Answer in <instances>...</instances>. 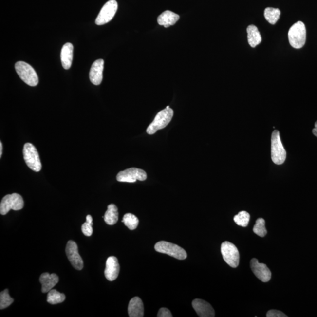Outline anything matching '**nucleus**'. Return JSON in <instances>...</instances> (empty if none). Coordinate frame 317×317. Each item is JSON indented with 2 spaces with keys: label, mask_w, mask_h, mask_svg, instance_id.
I'll return each instance as SVG.
<instances>
[{
  "label": "nucleus",
  "mask_w": 317,
  "mask_h": 317,
  "mask_svg": "<svg viewBox=\"0 0 317 317\" xmlns=\"http://www.w3.org/2000/svg\"><path fill=\"white\" fill-rule=\"evenodd\" d=\"M24 202L22 196L18 193L5 196L0 204V213L5 215L10 210H19L24 207Z\"/></svg>",
  "instance_id": "39448f33"
},
{
  "label": "nucleus",
  "mask_w": 317,
  "mask_h": 317,
  "mask_svg": "<svg viewBox=\"0 0 317 317\" xmlns=\"http://www.w3.org/2000/svg\"><path fill=\"white\" fill-rule=\"evenodd\" d=\"M65 298H65L64 294L59 293L56 290L52 289L48 293L47 300L48 303L55 305L62 303L65 301Z\"/></svg>",
  "instance_id": "5701e85b"
},
{
  "label": "nucleus",
  "mask_w": 317,
  "mask_h": 317,
  "mask_svg": "<svg viewBox=\"0 0 317 317\" xmlns=\"http://www.w3.org/2000/svg\"><path fill=\"white\" fill-rule=\"evenodd\" d=\"M288 40L291 46L296 49L304 47L306 41V28L302 21H298L291 26L288 31Z\"/></svg>",
  "instance_id": "f03ea898"
},
{
  "label": "nucleus",
  "mask_w": 317,
  "mask_h": 317,
  "mask_svg": "<svg viewBox=\"0 0 317 317\" xmlns=\"http://www.w3.org/2000/svg\"><path fill=\"white\" fill-rule=\"evenodd\" d=\"M155 249L159 253L166 254L178 260H185L187 257L186 251L184 248L168 242L161 241L157 242Z\"/></svg>",
  "instance_id": "423d86ee"
},
{
  "label": "nucleus",
  "mask_w": 317,
  "mask_h": 317,
  "mask_svg": "<svg viewBox=\"0 0 317 317\" xmlns=\"http://www.w3.org/2000/svg\"><path fill=\"white\" fill-rule=\"evenodd\" d=\"M65 252L73 266L77 270H82L84 267V261L79 255L78 245L75 242L73 241L68 242Z\"/></svg>",
  "instance_id": "9b49d317"
},
{
  "label": "nucleus",
  "mask_w": 317,
  "mask_h": 317,
  "mask_svg": "<svg viewBox=\"0 0 317 317\" xmlns=\"http://www.w3.org/2000/svg\"><path fill=\"white\" fill-rule=\"evenodd\" d=\"M16 72L19 78L25 84L31 87H36L38 84V76L34 68L27 63L23 61L17 62L15 65Z\"/></svg>",
  "instance_id": "20e7f679"
},
{
  "label": "nucleus",
  "mask_w": 317,
  "mask_h": 317,
  "mask_svg": "<svg viewBox=\"0 0 317 317\" xmlns=\"http://www.w3.org/2000/svg\"><path fill=\"white\" fill-rule=\"evenodd\" d=\"M266 316L267 317H287V316L281 311L276 310L268 311Z\"/></svg>",
  "instance_id": "c85d7f7f"
},
{
  "label": "nucleus",
  "mask_w": 317,
  "mask_h": 317,
  "mask_svg": "<svg viewBox=\"0 0 317 317\" xmlns=\"http://www.w3.org/2000/svg\"><path fill=\"white\" fill-rule=\"evenodd\" d=\"M250 267L253 273L260 280L264 282L270 280L271 273L266 265L260 263L258 259L254 258L250 261Z\"/></svg>",
  "instance_id": "f8f14e48"
},
{
  "label": "nucleus",
  "mask_w": 317,
  "mask_h": 317,
  "mask_svg": "<svg viewBox=\"0 0 317 317\" xmlns=\"http://www.w3.org/2000/svg\"><path fill=\"white\" fill-rule=\"evenodd\" d=\"M128 314L130 317L144 316V305L142 299L138 297L131 299L128 305Z\"/></svg>",
  "instance_id": "f3484780"
},
{
  "label": "nucleus",
  "mask_w": 317,
  "mask_h": 317,
  "mask_svg": "<svg viewBox=\"0 0 317 317\" xmlns=\"http://www.w3.org/2000/svg\"><path fill=\"white\" fill-rule=\"evenodd\" d=\"M42 285L41 291L43 293L49 292L59 282L58 276L56 274L42 273L39 278Z\"/></svg>",
  "instance_id": "dca6fc26"
},
{
  "label": "nucleus",
  "mask_w": 317,
  "mask_h": 317,
  "mask_svg": "<svg viewBox=\"0 0 317 317\" xmlns=\"http://www.w3.org/2000/svg\"><path fill=\"white\" fill-rule=\"evenodd\" d=\"M158 317H173L172 313L170 311L166 308H161L159 310L158 314Z\"/></svg>",
  "instance_id": "c756f323"
},
{
  "label": "nucleus",
  "mask_w": 317,
  "mask_h": 317,
  "mask_svg": "<svg viewBox=\"0 0 317 317\" xmlns=\"http://www.w3.org/2000/svg\"><path fill=\"white\" fill-rule=\"evenodd\" d=\"M23 156L25 163L30 169L38 172L41 170L42 165L39 156L36 148L30 143L24 146Z\"/></svg>",
  "instance_id": "0eeeda50"
},
{
  "label": "nucleus",
  "mask_w": 317,
  "mask_h": 317,
  "mask_svg": "<svg viewBox=\"0 0 317 317\" xmlns=\"http://www.w3.org/2000/svg\"><path fill=\"white\" fill-rule=\"evenodd\" d=\"M313 133L314 134V135H315L317 138V121L316 122L315 125H314V128L313 130Z\"/></svg>",
  "instance_id": "7c9ffc66"
},
{
  "label": "nucleus",
  "mask_w": 317,
  "mask_h": 317,
  "mask_svg": "<svg viewBox=\"0 0 317 317\" xmlns=\"http://www.w3.org/2000/svg\"><path fill=\"white\" fill-rule=\"evenodd\" d=\"M74 47L72 44L68 42L62 47L61 52V60L63 68L69 70L72 65Z\"/></svg>",
  "instance_id": "a211bd4d"
},
{
  "label": "nucleus",
  "mask_w": 317,
  "mask_h": 317,
  "mask_svg": "<svg viewBox=\"0 0 317 317\" xmlns=\"http://www.w3.org/2000/svg\"><path fill=\"white\" fill-rule=\"evenodd\" d=\"M104 67V61L102 59L96 60L93 63L90 72V79L93 85H99L101 84Z\"/></svg>",
  "instance_id": "2eb2a0df"
},
{
  "label": "nucleus",
  "mask_w": 317,
  "mask_h": 317,
  "mask_svg": "<svg viewBox=\"0 0 317 317\" xmlns=\"http://www.w3.org/2000/svg\"><path fill=\"white\" fill-rule=\"evenodd\" d=\"M253 232L257 235L263 238L267 235V231L265 227V221L264 219L259 218L257 220L255 226L253 227Z\"/></svg>",
  "instance_id": "bb28decb"
},
{
  "label": "nucleus",
  "mask_w": 317,
  "mask_h": 317,
  "mask_svg": "<svg viewBox=\"0 0 317 317\" xmlns=\"http://www.w3.org/2000/svg\"><path fill=\"white\" fill-rule=\"evenodd\" d=\"M118 3L115 0H110L102 8L96 19L95 23L102 25L108 23L112 19L118 10Z\"/></svg>",
  "instance_id": "9d476101"
},
{
  "label": "nucleus",
  "mask_w": 317,
  "mask_h": 317,
  "mask_svg": "<svg viewBox=\"0 0 317 317\" xmlns=\"http://www.w3.org/2000/svg\"><path fill=\"white\" fill-rule=\"evenodd\" d=\"M119 213L118 207L114 204L108 205V209L104 216V221L108 225L115 224L118 221Z\"/></svg>",
  "instance_id": "412c9836"
},
{
  "label": "nucleus",
  "mask_w": 317,
  "mask_h": 317,
  "mask_svg": "<svg viewBox=\"0 0 317 317\" xmlns=\"http://www.w3.org/2000/svg\"><path fill=\"white\" fill-rule=\"evenodd\" d=\"M147 178V174L144 170L131 168L118 173L117 181L120 182L134 183L136 181H144Z\"/></svg>",
  "instance_id": "1a4fd4ad"
},
{
  "label": "nucleus",
  "mask_w": 317,
  "mask_h": 317,
  "mask_svg": "<svg viewBox=\"0 0 317 317\" xmlns=\"http://www.w3.org/2000/svg\"><path fill=\"white\" fill-rule=\"evenodd\" d=\"M250 214L245 211H242L234 217V221L240 226L247 227L250 221Z\"/></svg>",
  "instance_id": "393cba45"
},
{
  "label": "nucleus",
  "mask_w": 317,
  "mask_h": 317,
  "mask_svg": "<svg viewBox=\"0 0 317 317\" xmlns=\"http://www.w3.org/2000/svg\"><path fill=\"white\" fill-rule=\"evenodd\" d=\"M221 253L224 261L233 268L238 266L240 255L238 248L229 242H224L221 245Z\"/></svg>",
  "instance_id": "6e6552de"
},
{
  "label": "nucleus",
  "mask_w": 317,
  "mask_h": 317,
  "mask_svg": "<svg viewBox=\"0 0 317 317\" xmlns=\"http://www.w3.org/2000/svg\"><path fill=\"white\" fill-rule=\"evenodd\" d=\"M271 159L276 165L283 164L286 159L287 153L282 144L278 130H274L271 134Z\"/></svg>",
  "instance_id": "f257e3e1"
},
{
  "label": "nucleus",
  "mask_w": 317,
  "mask_h": 317,
  "mask_svg": "<svg viewBox=\"0 0 317 317\" xmlns=\"http://www.w3.org/2000/svg\"><path fill=\"white\" fill-rule=\"evenodd\" d=\"M248 44L251 47L255 48L261 43L262 38L258 28L255 25H250L247 28Z\"/></svg>",
  "instance_id": "aec40b11"
},
{
  "label": "nucleus",
  "mask_w": 317,
  "mask_h": 317,
  "mask_svg": "<svg viewBox=\"0 0 317 317\" xmlns=\"http://www.w3.org/2000/svg\"><path fill=\"white\" fill-rule=\"evenodd\" d=\"M120 271V265L116 257L111 256L106 262L105 276L108 281H113L118 278Z\"/></svg>",
  "instance_id": "ddd939ff"
},
{
  "label": "nucleus",
  "mask_w": 317,
  "mask_h": 317,
  "mask_svg": "<svg viewBox=\"0 0 317 317\" xmlns=\"http://www.w3.org/2000/svg\"><path fill=\"white\" fill-rule=\"evenodd\" d=\"M281 11L278 8L268 7L264 10V17L265 19L270 24L274 25L278 21L280 16Z\"/></svg>",
  "instance_id": "4be33fe9"
},
{
  "label": "nucleus",
  "mask_w": 317,
  "mask_h": 317,
  "mask_svg": "<svg viewBox=\"0 0 317 317\" xmlns=\"http://www.w3.org/2000/svg\"><path fill=\"white\" fill-rule=\"evenodd\" d=\"M173 110L168 106L157 114L155 119L148 127L147 132L149 135H153L157 131L164 129L168 124L173 116Z\"/></svg>",
  "instance_id": "7ed1b4c3"
},
{
  "label": "nucleus",
  "mask_w": 317,
  "mask_h": 317,
  "mask_svg": "<svg viewBox=\"0 0 317 317\" xmlns=\"http://www.w3.org/2000/svg\"><path fill=\"white\" fill-rule=\"evenodd\" d=\"M14 302V299L9 295L8 289L1 291L0 293V309L3 310L10 306Z\"/></svg>",
  "instance_id": "a878e982"
},
{
  "label": "nucleus",
  "mask_w": 317,
  "mask_h": 317,
  "mask_svg": "<svg viewBox=\"0 0 317 317\" xmlns=\"http://www.w3.org/2000/svg\"><path fill=\"white\" fill-rule=\"evenodd\" d=\"M180 19L178 14L170 11H165L158 17V22L166 28L175 25Z\"/></svg>",
  "instance_id": "6ab92c4d"
},
{
  "label": "nucleus",
  "mask_w": 317,
  "mask_h": 317,
  "mask_svg": "<svg viewBox=\"0 0 317 317\" xmlns=\"http://www.w3.org/2000/svg\"><path fill=\"white\" fill-rule=\"evenodd\" d=\"M2 155V144L0 142V158H1Z\"/></svg>",
  "instance_id": "2f4dec72"
},
{
  "label": "nucleus",
  "mask_w": 317,
  "mask_h": 317,
  "mask_svg": "<svg viewBox=\"0 0 317 317\" xmlns=\"http://www.w3.org/2000/svg\"><path fill=\"white\" fill-rule=\"evenodd\" d=\"M192 306L198 316L201 317H213L215 310L207 302L201 299H195L192 302Z\"/></svg>",
  "instance_id": "4468645a"
},
{
  "label": "nucleus",
  "mask_w": 317,
  "mask_h": 317,
  "mask_svg": "<svg viewBox=\"0 0 317 317\" xmlns=\"http://www.w3.org/2000/svg\"><path fill=\"white\" fill-rule=\"evenodd\" d=\"M122 222L130 230H133L138 227L139 221L136 216L131 213H127L123 218Z\"/></svg>",
  "instance_id": "b1692460"
},
{
  "label": "nucleus",
  "mask_w": 317,
  "mask_h": 317,
  "mask_svg": "<svg viewBox=\"0 0 317 317\" xmlns=\"http://www.w3.org/2000/svg\"><path fill=\"white\" fill-rule=\"evenodd\" d=\"M86 219V222L82 225V231L85 236L90 237L93 233V219L91 215H87Z\"/></svg>",
  "instance_id": "cd10ccee"
}]
</instances>
